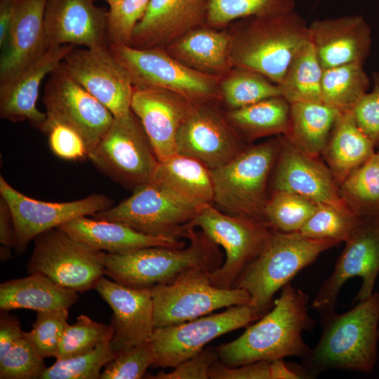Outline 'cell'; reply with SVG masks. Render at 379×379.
I'll list each match as a JSON object with an SVG mask.
<instances>
[{"label":"cell","instance_id":"54","mask_svg":"<svg viewBox=\"0 0 379 379\" xmlns=\"http://www.w3.org/2000/svg\"><path fill=\"white\" fill-rule=\"evenodd\" d=\"M272 379H298L302 378V374L288 368L283 359H275L270 362Z\"/></svg>","mask_w":379,"mask_h":379},{"label":"cell","instance_id":"34","mask_svg":"<svg viewBox=\"0 0 379 379\" xmlns=\"http://www.w3.org/2000/svg\"><path fill=\"white\" fill-rule=\"evenodd\" d=\"M323 67L316 49L309 39L296 53L281 81L277 84L281 96L290 104L322 102L321 82Z\"/></svg>","mask_w":379,"mask_h":379},{"label":"cell","instance_id":"24","mask_svg":"<svg viewBox=\"0 0 379 379\" xmlns=\"http://www.w3.org/2000/svg\"><path fill=\"white\" fill-rule=\"evenodd\" d=\"M308 29L323 69L353 62L364 64L370 54L371 29L361 15L317 19Z\"/></svg>","mask_w":379,"mask_h":379},{"label":"cell","instance_id":"41","mask_svg":"<svg viewBox=\"0 0 379 379\" xmlns=\"http://www.w3.org/2000/svg\"><path fill=\"white\" fill-rule=\"evenodd\" d=\"M112 336L84 354L57 359L41 379H100L101 370L117 354L111 345Z\"/></svg>","mask_w":379,"mask_h":379},{"label":"cell","instance_id":"22","mask_svg":"<svg viewBox=\"0 0 379 379\" xmlns=\"http://www.w3.org/2000/svg\"><path fill=\"white\" fill-rule=\"evenodd\" d=\"M94 289L113 311L111 345L117 353L149 341L155 328L150 288L126 287L102 277Z\"/></svg>","mask_w":379,"mask_h":379},{"label":"cell","instance_id":"19","mask_svg":"<svg viewBox=\"0 0 379 379\" xmlns=\"http://www.w3.org/2000/svg\"><path fill=\"white\" fill-rule=\"evenodd\" d=\"M278 137L274 190L295 193L317 204H345L327 165L302 150L288 136Z\"/></svg>","mask_w":379,"mask_h":379},{"label":"cell","instance_id":"18","mask_svg":"<svg viewBox=\"0 0 379 379\" xmlns=\"http://www.w3.org/2000/svg\"><path fill=\"white\" fill-rule=\"evenodd\" d=\"M67 72L80 85L120 117L131 111L134 86L126 69L116 60L109 47L75 46L62 61Z\"/></svg>","mask_w":379,"mask_h":379},{"label":"cell","instance_id":"28","mask_svg":"<svg viewBox=\"0 0 379 379\" xmlns=\"http://www.w3.org/2000/svg\"><path fill=\"white\" fill-rule=\"evenodd\" d=\"M164 49L186 66L205 74L222 77L234 67L228 29L204 25L186 32Z\"/></svg>","mask_w":379,"mask_h":379},{"label":"cell","instance_id":"7","mask_svg":"<svg viewBox=\"0 0 379 379\" xmlns=\"http://www.w3.org/2000/svg\"><path fill=\"white\" fill-rule=\"evenodd\" d=\"M109 49L128 72L134 87L166 90L194 104L221 102L220 77L192 69L163 48L111 44Z\"/></svg>","mask_w":379,"mask_h":379},{"label":"cell","instance_id":"31","mask_svg":"<svg viewBox=\"0 0 379 379\" xmlns=\"http://www.w3.org/2000/svg\"><path fill=\"white\" fill-rule=\"evenodd\" d=\"M151 182L197 206L213 202L211 171L192 157L175 154L159 161Z\"/></svg>","mask_w":379,"mask_h":379},{"label":"cell","instance_id":"46","mask_svg":"<svg viewBox=\"0 0 379 379\" xmlns=\"http://www.w3.org/2000/svg\"><path fill=\"white\" fill-rule=\"evenodd\" d=\"M154 352L149 342L117 353L101 373L100 379H140L154 364Z\"/></svg>","mask_w":379,"mask_h":379},{"label":"cell","instance_id":"5","mask_svg":"<svg viewBox=\"0 0 379 379\" xmlns=\"http://www.w3.org/2000/svg\"><path fill=\"white\" fill-rule=\"evenodd\" d=\"M339 244L306 237L300 232L272 230L261 253L242 271L234 286L246 290L249 305L260 316L274 305L277 291L324 251Z\"/></svg>","mask_w":379,"mask_h":379},{"label":"cell","instance_id":"17","mask_svg":"<svg viewBox=\"0 0 379 379\" xmlns=\"http://www.w3.org/2000/svg\"><path fill=\"white\" fill-rule=\"evenodd\" d=\"M219 104L196 105L176 136L177 154L194 158L209 170L229 163L248 145L230 124Z\"/></svg>","mask_w":379,"mask_h":379},{"label":"cell","instance_id":"45","mask_svg":"<svg viewBox=\"0 0 379 379\" xmlns=\"http://www.w3.org/2000/svg\"><path fill=\"white\" fill-rule=\"evenodd\" d=\"M151 0H121L107 11L109 45L130 46L134 28L144 16Z\"/></svg>","mask_w":379,"mask_h":379},{"label":"cell","instance_id":"25","mask_svg":"<svg viewBox=\"0 0 379 379\" xmlns=\"http://www.w3.org/2000/svg\"><path fill=\"white\" fill-rule=\"evenodd\" d=\"M206 0H151L133 29L130 46L164 48L186 32L206 25Z\"/></svg>","mask_w":379,"mask_h":379},{"label":"cell","instance_id":"23","mask_svg":"<svg viewBox=\"0 0 379 379\" xmlns=\"http://www.w3.org/2000/svg\"><path fill=\"white\" fill-rule=\"evenodd\" d=\"M75 46L66 44L48 48L32 65L0 82L1 118L14 122L27 121L41 131L46 119V113L36 107L41 84Z\"/></svg>","mask_w":379,"mask_h":379},{"label":"cell","instance_id":"29","mask_svg":"<svg viewBox=\"0 0 379 379\" xmlns=\"http://www.w3.org/2000/svg\"><path fill=\"white\" fill-rule=\"evenodd\" d=\"M375 143L359 127L353 111L336 121L321 155L338 185L375 152Z\"/></svg>","mask_w":379,"mask_h":379},{"label":"cell","instance_id":"21","mask_svg":"<svg viewBox=\"0 0 379 379\" xmlns=\"http://www.w3.org/2000/svg\"><path fill=\"white\" fill-rule=\"evenodd\" d=\"M196 105L166 90L134 87L131 109L159 162L177 154V133Z\"/></svg>","mask_w":379,"mask_h":379},{"label":"cell","instance_id":"11","mask_svg":"<svg viewBox=\"0 0 379 379\" xmlns=\"http://www.w3.org/2000/svg\"><path fill=\"white\" fill-rule=\"evenodd\" d=\"M199 206L150 182L91 217L123 223L147 235L180 239L187 237V227Z\"/></svg>","mask_w":379,"mask_h":379},{"label":"cell","instance_id":"26","mask_svg":"<svg viewBox=\"0 0 379 379\" xmlns=\"http://www.w3.org/2000/svg\"><path fill=\"white\" fill-rule=\"evenodd\" d=\"M47 0H20L0 58V82L13 77L48 50L44 27Z\"/></svg>","mask_w":379,"mask_h":379},{"label":"cell","instance_id":"20","mask_svg":"<svg viewBox=\"0 0 379 379\" xmlns=\"http://www.w3.org/2000/svg\"><path fill=\"white\" fill-rule=\"evenodd\" d=\"M96 0H47L44 27L47 48L66 44L109 47L107 11Z\"/></svg>","mask_w":379,"mask_h":379},{"label":"cell","instance_id":"48","mask_svg":"<svg viewBox=\"0 0 379 379\" xmlns=\"http://www.w3.org/2000/svg\"><path fill=\"white\" fill-rule=\"evenodd\" d=\"M373 89L366 93L353 109L359 127L376 145L379 143V72H372Z\"/></svg>","mask_w":379,"mask_h":379},{"label":"cell","instance_id":"16","mask_svg":"<svg viewBox=\"0 0 379 379\" xmlns=\"http://www.w3.org/2000/svg\"><path fill=\"white\" fill-rule=\"evenodd\" d=\"M0 195L7 201L13 218L16 254H22L38 234L81 216H91L107 210L114 200L93 193L83 199L67 202H46L30 198L13 187L0 176Z\"/></svg>","mask_w":379,"mask_h":379},{"label":"cell","instance_id":"32","mask_svg":"<svg viewBox=\"0 0 379 379\" xmlns=\"http://www.w3.org/2000/svg\"><path fill=\"white\" fill-rule=\"evenodd\" d=\"M291 104L282 96L269 98L243 107L227 109L225 116L242 140L248 145L271 135H287Z\"/></svg>","mask_w":379,"mask_h":379},{"label":"cell","instance_id":"52","mask_svg":"<svg viewBox=\"0 0 379 379\" xmlns=\"http://www.w3.org/2000/svg\"><path fill=\"white\" fill-rule=\"evenodd\" d=\"M0 242L3 246L14 248L16 243L15 229L11 210L0 195Z\"/></svg>","mask_w":379,"mask_h":379},{"label":"cell","instance_id":"15","mask_svg":"<svg viewBox=\"0 0 379 379\" xmlns=\"http://www.w3.org/2000/svg\"><path fill=\"white\" fill-rule=\"evenodd\" d=\"M43 102L47 117L74 129L88 153L114 119L112 112L71 77L62 62L48 74Z\"/></svg>","mask_w":379,"mask_h":379},{"label":"cell","instance_id":"47","mask_svg":"<svg viewBox=\"0 0 379 379\" xmlns=\"http://www.w3.org/2000/svg\"><path fill=\"white\" fill-rule=\"evenodd\" d=\"M41 131L47 135L49 147L57 157L69 161L88 158L81 135L70 126L47 117Z\"/></svg>","mask_w":379,"mask_h":379},{"label":"cell","instance_id":"55","mask_svg":"<svg viewBox=\"0 0 379 379\" xmlns=\"http://www.w3.org/2000/svg\"><path fill=\"white\" fill-rule=\"evenodd\" d=\"M12 258L11 248L1 245L0 247V260L6 262Z\"/></svg>","mask_w":379,"mask_h":379},{"label":"cell","instance_id":"50","mask_svg":"<svg viewBox=\"0 0 379 379\" xmlns=\"http://www.w3.org/2000/svg\"><path fill=\"white\" fill-rule=\"evenodd\" d=\"M270 361H259L230 366L220 359L209 370L211 379H272Z\"/></svg>","mask_w":379,"mask_h":379},{"label":"cell","instance_id":"8","mask_svg":"<svg viewBox=\"0 0 379 379\" xmlns=\"http://www.w3.org/2000/svg\"><path fill=\"white\" fill-rule=\"evenodd\" d=\"M187 227L200 228L224 248V262L210 274L211 284L222 288H234L242 271L263 250L272 230L255 219L221 212L211 204L201 205Z\"/></svg>","mask_w":379,"mask_h":379},{"label":"cell","instance_id":"43","mask_svg":"<svg viewBox=\"0 0 379 379\" xmlns=\"http://www.w3.org/2000/svg\"><path fill=\"white\" fill-rule=\"evenodd\" d=\"M68 315L67 308L37 312L32 330L24 333L44 359L56 357Z\"/></svg>","mask_w":379,"mask_h":379},{"label":"cell","instance_id":"39","mask_svg":"<svg viewBox=\"0 0 379 379\" xmlns=\"http://www.w3.org/2000/svg\"><path fill=\"white\" fill-rule=\"evenodd\" d=\"M206 25L216 29H225L245 18L295 11V0H206Z\"/></svg>","mask_w":379,"mask_h":379},{"label":"cell","instance_id":"44","mask_svg":"<svg viewBox=\"0 0 379 379\" xmlns=\"http://www.w3.org/2000/svg\"><path fill=\"white\" fill-rule=\"evenodd\" d=\"M46 368L44 358L25 334L0 358L1 379H41Z\"/></svg>","mask_w":379,"mask_h":379},{"label":"cell","instance_id":"9","mask_svg":"<svg viewBox=\"0 0 379 379\" xmlns=\"http://www.w3.org/2000/svg\"><path fill=\"white\" fill-rule=\"evenodd\" d=\"M87 159L101 173L133 191L151 182L159 164L141 123L131 109L125 115L114 117Z\"/></svg>","mask_w":379,"mask_h":379},{"label":"cell","instance_id":"12","mask_svg":"<svg viewBox=\"0 0 379 379\" xmlns=\"http://www.w3.org/2000/svg\"><path fill=\"white\" fill-rule=\"evenodd\" d=\"M33 241L34 249L27 265L29 274H42L77 293L94 288L105 275L102 251L74 239L57 227L38 234Z\"/></svg>","mask_w":379,"mask_h":379},{"label":"cell","instance_id":"10","mask_svg":"<svg viewBox=\"0 0 379 379\" xmlns=\"http://www.w3.org/2000/svg\"><path fill=\"white\" fill-rule=\"evenodd\" d=\"M211 271L191 270L171 283L150 288L154 328L179 324L221 308L247 305L251 298L242 288H222L211 284Z\"/></svg>","mask_w":379,"mask_h":379},{"label":"cell","instance_id":"3","mask_svg":"<svg viewBox=\"0 0 379 379\" xmlns=\"http://www.w3.org/2000/svg\"><path fill=\"white\" fill-rule=\"evenodd\" d=\"M184 248L149 246L123 253L102 251L105 275L126 287L151 288L171 283L196 269L212 272L224 262L218 245L202 231L189 229Z\"/></svg>","mask_w":379,"mask_h":379},{"label":"cell","instance_id":"57","mask_svg":"<svg viewBox=\"0 0 379 379\" xmlns=\"http://www.w3.org/2000/svg\"><path fill=\"white\" fill-rule=\"evenodd\" d=\"M377 146L378 147V149L377 152H378V154H379V143L378 144V145H377Z\"/></svg>","mask_w":379,"mask_h":379},{"label":"cell","instance_id":"49","mask_svg":"<svg viewBox=\"0 0 379 379\" xmlns=\"http://www.w3.org/2000/svg\"><path fill=\"white\" fill-rule=\"evenodd\" d=\"M219 358L216 348L202 350L192 357L181 362L173 371L159 372L150 378L155 379H208L209 370Z\"/></svg>","mask_w":379,"mask_h":379},{"label":"cell","instance_id":"37","mask_svg":"<svg viewBox=\"0 0 379 379\" xmlns=\"http://www.w3.org/2000/svg\"><path fill=\"white\" fill-rule=\"evenodd\" d=\"M219 90L221 102H223L229 109L281 96L277 84L256 71L239 66H234L220 77Z\"/></svg>","mask_w":379,"mask_h":379},{"label":"cell","instance_id":"40","mask_svg":"<svg viewBox=\"0 0 379 379\" xmlns=\"http://www.w3.org/2000/svg\"><path fill=\"white\" fill-rule=\"evenodd\" d=\"M317 206V203L301 195L274 190L266 204V221L273 230L299 232L314 214Z\"/></svg>","mask_w":379,"mask_h":379},{"label":"cell","instance_id":"1","mask_svg":"<svg viewBox=\"0 0 379 379\" xmlns=\"http://www.w3.org/2000/svg\"><path fill=\"white\" fill-rule=\"evenodd\" d=\"M308 295L291 282L286 284L267 313L237 338L216 347L220 360L237 366L286 357H306L312 348L302 332L312 331L316 326L308 313Z\"/></svg>","mask_w":379,"mask_h":379},{"label":"cell","instance_id":"6","mask_svg":"<svg viewBox=\"0 0 379 379\" xmlns=\"http://www.w3.org/2000/svg\"><path fill=\"white\" fill-rule=\"evenodd\" d=\"M279 149V137L248 145L234 159L210 170L213 202L224 213L255 219L267 225L265 209L269 175ZM269 226V225H268Z\"/></svg>","mask_w":379,"mask_h":379},{"label":"cell","instance_id":"27","mask_svg":"<svg viewBox=\"0 0 379 379\" xmlns=\"http://www.w3.org/2000/svg\"><path fill=\"white\" fill-rule=\"evenodd\" d=\"M57 228L70 237L96 251L123 253L149 246L184 248L180 239L152 237L139 232L123 223L81 216Z\"/></svg>","mask_w":379,"mask_h":379},{"label":"cell","instance_id":"38","mask_svg":"<svg viewBox=\"0 0 379 379\" xmlns=\"http://www.w3.org/2000/svg\"><path fill=\"white\" fill-rule=\"evenodd\" d=\"M363 220L346 204H318L298 232L311 239L345 243Z\"/></svg>","mask_w":379,"mask_h":379},{"label":"cell","instance_id":"56","mask_svg":"<svg viewBox=\"0 0 379 379\" xmlns=\"http://www.w3.org/2000/svg\"><path fill=\"white\" fill-rule=\"evenodd\" d=\"M103 1H106L109 4V6H111L119 2L121 0H103Z\"/></svg>","mask_w":379,"mask_h":379},{"label":"cell","instance_id":"51","mask_svg":"<svg viewBox=\"0 0 379 379\" xmlns=\"http://www.w3.org/2000/svg\"><path fill=\"white\" fill-rule=\"evenodd\" d=\"M0 315V358H2L13 344L24 335L19 319L8 312L1 310Z\"/></svg>","mask_w":379,"mask_h":379},{"label":"cell","instance_id":"30","mask_svg":"<svg viewBox=\"0 0 379 379\" xmlns=\"http://www.w3.org/2000/svg\"><path fill=\"white\" fill-rule=\"evenodd\" d=\"M5 281L0 285V309H28L36 312L67 308L78 300V293L62 287L39 273Z\"/></svg>","mask_w":379,"mask_h":379},{"label":"cell","instance_id":"53","mask_svg":"<svg viewBox=\"0 0 379 379\" xmlns=\"http://www.w3.org/2000/svg\"><path fill=\"white\" fill-rule=\"evenodd\" d=\"M20 0H0V48L3 49L8 39Z\"/></svg>","mask_w":379,"mask_h":379},{"label":"cell","instance_id":"33","mask_svg":"<svg viewBox=\"0 0 379 379\" xmlns=\"http://www.w3.org/2000/svg\"><path fill=\"white\" fill-rule=\"evenodd\" d=\"M341 112L323 102L291 103L288 136L306 153L319 157Z\"/></svg>","mask_w":379,"mask_h":379},{"label":"cell","instance_id":"4","mask_svg":"<svg viewBox=\"0 0 379 379\" xmlns=\"http://www.w3.org/2000/svg\"><path fill=\"white\" fill-rule=\"evenodd\" d=\"M232 23L230 30L233 66L256 71L277 84L310 39L306 21L295 11L245 18Z\"/></svg>","mask_w":379,"mask_h":379},{"label":"cell","instance_id":"58","mask_svg":"<svg viewBox=\"0 0 379 379\" xmlns=\"http://www.w3.org/2000/svg\"><path fill=\"white\" fill-rule=\"evenodd\" d=\"M378 335H379V329H378Z\"/></svg>","mask_w":379,"mask_h":379},{"label":"cell","instance_id":"13","mask_svg":"<svg viewBox=\"0 0 379 379\" xmlns=\"http://www.w3.org/2000/svg\"><path fill=\"white\" fill-rule=\"evenodd\" d=\"M262 317L250 305H239L220 313L155 328L149 340L154 357L153 366L174 368L201 352L213 339L246 327Z\"/></svg>","mask_w":379,"mask_h":379},{"label":"cell","instance_id":"35","mask_svg":"<svg viewBox=\"0 0 379 379\" xmlns=\"http://www.w3.org/2000/svg\"><path fill=\"white\" fill-rule=\"evenodd\" d=\"M364 65L353 62L324 69L321 102L341 113L352 111L369 87Z\"/></svg>","mask_w":379,"mask_h":379},{"label":"cell","instance_id":"14","mask_svg":"<svg viewBox=\"0 0 379 379\" xmlns=\"http://www.w3.org/2000/svg\"><path fill=\"white\" fill-rule=\"evenodd\" d=\"M379 274V217L364 220L335 262L331 275L321 284L312 303L321 316L335 311L340 290L350 279L360 277L361 287L352 302L373 293Z\"/></svg>","mask_w":379,"mask_h":379},{"label":"cell","instance_id":"2","mask_svg":"<svg viewBox=\"0 0 379 379\" xmlns=\"http://www.w3.org/2000/svg\"><path fill=\"white\" fill-rule=\"evenodd\" d=\"M322 333L315 347L302 359L304 375L344 370L370 373L378 360L379 293L358 301L343 314L321 317Z\"/></svg>","mask_w":379,"mask_h":379},{"label":"cell","instance_id":"42","mask_svg":"<svg viewBox=\"0 0 379 379\" xmlns=\"http://www.w3.org/2000/svg\"><path fill=\"white\" fill-rule=\"evenodd\" d=\"M113 335L111 324L97 322L80 314L74 324H67L62 334L56 359H66L84 354Z\"/></svg>","mask_w":379,"mask_h":379},{"label":"cell","instance_id":"36","mask_svg":"<svg viewBox=\"0 0 379 379\" xmlns=\"http://www.w3.org/2000/svg\"><path fill=\"white\" fill-rule=\"evenodd\" d=\"M341 199L360 218L379 217V154L375 152L339 185Z\"/></svg>","mask_w":379,"mask_h":379}]
</instances>
